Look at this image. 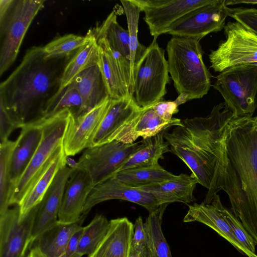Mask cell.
Returning a JSON list of instances; mask_svg holds the SVG:
<instances>
[{
    "mask_svg": "<svg viewBox=\"0 0 257 257\" xmlns=\"http://www.w3.org/2000/svg\"><path fill=\"white\" fill-rule=\"evenodd\" d=\"M42 137V128L39 121L21 127L11 161L12 191L30 164Z\"/></svg>",
    "mask_w": 257,
    "mask_h": 257,
    "instance_id": "7402d4cb",
    "label": "cell"
},
{
    "mask_svg": "<svg viewBox=\"0 0 257 257\" xmlns=\"http://www.w3.org/2000/svg\"><path fill=\"white\" fill-rule=\"evenodd\" d=\"M72 113L65 109L38 121L42 137L30 164L13 189L10 205H19L58 147L63 145Z\"/></svg>",
    "mask_w": 257,
    "mask_h": 257,
    "instance_id": "8992f818",
    "label": "cell"
},
{
    "mask_svg": "<svg viewBox=\"0 0 257 257\" xmlns=\"http://www.w3.org/2000/svg\"><path fill=\"white\" fill-rule=\"evenodd\" d=\"M65 109L69 110L74 117L84 114L82 97L72 83L57 93L50 100L43 118L50 117Z\"/></svg>",
    "mask_w": 257,
    "mask_h": 257,
    "instance_id": "d6a6232c",
    "label": "cell"
},
{
    "mask_svg": "<svg viewBox=\"0 0 257 257\" xmlns=\"http://www.w3.org/2000/svg\"><path fill=\"white\" fill-rule=\"evenodd\" d=\"M72 170L69 166L62 167L39 204L29 241V249L42 233L58 222L65 186Z\"/></svg>",
    "mask_w": 257,
    "mask_h": 257,
    "instance_id": "2e32d148",
    "label": "cell"
},
{
    "mask_svg": "<svg viewBox=\"0 0 257 257\" xmlns=\"http://www.w3.org/2000/svg\"><path fill=\"white\" fill-rule=\"evenodd\" d=\"M134 232V224L126 217L110 220L105 236L87 257H129Z\"/></svg>",
    "mask_w": 257,
    "mask_h": 257,
    "instance_id": "44dd1931",
    "label": "cell"
},
{
    "mask_svg": "<svg viewBox=\"0 0 257 257\" xmlns=\"http://www.w3.org/2000/svg\"><path fill=\"white\" fill-rule=\"evenodd\" d=\"M98 57V46L95 39L92 36L91 41L77 50L66 65L57 93L69 85L80 72L97 63Z\"/></svg>",
    "mask_w": 257,
    "mask_h": 257,
    "instance_id": "4dcf8cb0",
    "label": "cell"
},
{
    "mask_svg": "<svg viewBox=\"0 0 257 257\" xmlns=\"http://www.w3.org/2000/svg\"><path fill=\"white\" fill-rule=\"evenodd\" d=\"M197 183L191 175L181 173L172 179L137 189L151 193L159 206L173 202L187 204L195 200L193 192Z\"/></svg>",
    "mask_w": 257,
    "mask_h": 257,
    "instance_id": "d4e9b609",
    "label": "cell"
},
{
    "mask_svg": "<svg viewBox=\"0 0 257 257\" xmlns=\"http://www.w3.org/2000/svg\"><path fill=\"white\" fill-rule=\"evenodd\" d=\"M167 205H160L155 211L149 213L145 222L149 257H172L162 229L163 215Z\"/></svg>",
    "mask_w": 257,
    "mask_h": 257,
    "instance_id": "f546056e",
    "label": "cell"
},
{
    "mask_svg": "<svg viewBox=\"0 0 257 257\" xmlns=\"http://www.w3.org/2000/svg\"><path fill=\"white\" fill-rule=\"evenodd\" d=\"M145 13L144 21L154 38L167 34L170 27L189 12L213 0H133Z\"/></svg>",
    "mask_w": 257,
    "mask_h": 257,
    "instance_id": "4fadbf2b",
    "label": "cell"
},
{
    "mask_svg": "<svg viewBox=\"0 0 257 257\" xmlns=\"http://www.w3.org/2000/svg\"><path fill=\"white\" fill-rule=\"evenodd\" d=\"M120 2L127 19V30L129 34L130 62L133 77L134 65L141 58L147 48L140 43L138 38L139 19L140 14L142 11L140 8L134 3L133 0H122Z\"/></svg>",
    "mask_w": 257,
    "mask_h": 257,
    "instance_id": "d590c367",
    "label": "cell"
},
{
    "mask_svg": "<svg viewBox=\"0 0 257 257\" xmlns=\"http://www.w3.org/2000/svg\"><path fill=\"white\" fill-rule=\"evenodd\" d=\"M234 116L224 102L215 105L205 117L181 120L172 132L165 131V140L171 152L190 169L197 183L208 190L214 176L216 152L225 124Z\"/></svg>",
    "mask_w": 257,
    "mask_h": 257,
    "instance_id": "3957f363",
    "label": "cell"
},
{
    "mask_svg": "<svg viewBox=\"0 0 257 257\" xmlns=\"http://www.w3.org/2000/svg\"><path fill=\"white\" fill-rule=\"evenodd\" d=\"M14 0L0 1V19L3 18L8 13Z\"/></svg>",
    "mask_w": 257,
    "mask_h": 257,
    "instance_id": "7bdbcfd3",
    "label": "cell"
},
{
    "mask_svg": "<svg viewBox=\"0 0 257 257\" xmlns=\"http://www.w3.org/2000/svg\"><path fill=\"white\" fill-rule=\"evenodd\" d=\"M109 220L102 214H96L92 220L84 226L75 257H82L91 254L105 236Z\"/></svg>",
    "mask_w": 257,
    "mask_h": 257,
    "instance_id": "836d02e7",
    "label": "cell"
},
{
    "mask_svg": "<svg viewBox=\"0 0 257 257\" xmlns=\"http://www.w3.org/2000/svg\"><path fill=\"white\" fill-rule=\"evenodd\" d=\"M16 142L8 140L0 147V215L9 209L12 186L10 180L11 161Z\"/></svg>",
    "mask_w": 257,
    "mask_h": 257,
    "instance_id": "e575fe53",
    "label": "cell"
},
{
    "mask_svg": "<svg viewBox=\"0 0 257 257\" xmlns=\"http://www.w3.org/2000/svg\"><path fill=\"white\" fill-rule=\"evenodd\" d=\"M165 131H163L154 136L143 139L139 147L124 164L119 171L159 165V160L164 158L163 155L171 152L169 145L164 138Z\"/></svg>",
    "mask_w": 257,
    "mask_h": 257,
    "instance_id": "83f0119b",
    "label": "cell"
},
{
    "mask_svg": "<svg viewBox=\"0 0 257 257\" xmlns=\"http://www.w3.org/2000/svg\"><path fill=\"white\" fill-rule=\"evenodd\" d=\"M72 55L47 58L43 47H32L1 83L0 106L19 128L44 117L48 104L59 89L63 71Z\"/></svg>",
    "mask_w": 257,
    "mask_h": 257,
    "instance_id": "7a4b0ae2",
    "label": "cell"
},
{
    "mask_svg": "<svg viewBox=\"0 0 257 257\" xmlns=\"http://www.w3.org/2000/svg\"><path fill=\"white\" fill-rule=\"evenodd\" d=\"M229 17L257 34V8L232 9Z\"/></svg>",
    "mask_w": 257,
    "mask_h": 257,
    "instance_id": "ab89813d",
    "label": "cell"
},
{
    "mask_svg": "<svg viewBox=\"0 0 257 257\" xmlns=\"http://www.w3.org/2000/svg\"><path fill=\"white\" fill-rule=\"evenodd\" d=\"M220 196L215 194L210 203L203 202L189 205V209L184 216V222H199L216 231L235 247L239 252L247 257H251L248 251L239 242L232 230L223 217L219 208Z\"/></svg>",
    "mask_w": 257,
    "mask_h": 257,
    "instance_id": "ffe728a7",
    "label": "cell"
},
{
    "mask_svg": "<svg viewBox=\"0 0 257 257\" xmlns=\"http://www.w3.org/2000/svg\"><path fill=\"white\" fill-rule=\"evenodd\" d=\"M176 176L160 165L124 170L119 171L114 176L126 185L134 188L159 183L172 179Z\"/></svg>",
    "mask_w": 257,
    "mask_h": 257,
    "instance_id": "1f68e13d",
    "label": "cell"
},
{
    "mask_svg": "<svg viewBox=\"0 0 257 257\" xmlns=\"http://www.w3.org/2000/svg\"><path fill=\"white\" fill-rule=\"evenodd\" d=\"M86 216L82 214L81 219L73 223L63 224L57 222L42 233L33 245L37 246L48 257H61L71 236L82 226Z\"/></svg>",
    "mask_w": 257,
    "mask_h": 257,
    "instance_id": "4316f807",
    "label": "cell"
},
{
    "mask_svg": "<svg viewBox=\"0 0 257 257\" xmlns=\"http://www.w3.org/2000/svg\"><path fill=\"white\" fill-rule=\"evenodd\" d=\"M92 39V36L89 33L85 36L67 34L48 43L43 47V50L47 58L69 56L72 55Z\"/></svg>",
    "mask_w": 257,
    "mask_h": 257,
    "instance_id": "8d00e7d4",
    "label": "cell"
},
{
    "mask_svg": "<svg viewBox=\"0 0 257 257\" xmlns=\"http://www.w3.org/2000/svg\"><path fill=\"white\" fill-rule=\"evenodd\" d=\"M34 207L20 221V207L15 205L0 215V257H25L38 208Z\"/></svg>",
    "mask_w": 257,
    "mask_h": 257,
    "instance_id": "5bb4252c",
    "label": "cell"
},
{
    "mask_svg": "<svg viewBox=\"0 0 257 257\" xmlns=\"http://www.w3.org/2000/svg\"><path fill=\"white\" fill-rule=\"evenodd\" d=\"M45 1L14 0L8 13L0 19V75L15 61L25 34L44 7Z\"/></svg>",
    "mask_w": 257,
    "mask_h": 257,
    "instance_id": "ba28073f",
    "label": "cell"
},
{
    "mask_svg": "<svg viewBox=\"0 0 257 257\" xmlns=\"http://www.w3.org/2000/svg\"><path fill=\"white\" fill-rule=\"evenodd\" d=\"M181 120L172 118L165 120L160 117L152 106L144 110L123 127L114 141L124 144H133L140 137L143 139L154 136L172 126L180 125Z\"/></svg>",
    "mask_w": 257,
    "mask_h": 257,
    "instance_id": "cb8c5ba5",
    "label": "cell"
},
{
    "mask_svg": "<svg viewBox=\"0 0 257 257\" xmlns=\"http://www.w3.org/2000/svg\"><path fill=\"white\" fill-rule=\"evenodd\" d=\"M166 49L169 73L178 94L186 95L188 101L207 94L211 86V74L203 62L199 41L172 36Z\"/></svg>",
    "mask_w": 257,
    "mask_h": 257,
    "instance_id": "277c9868",
    "label": "cell"
},
{
    "mask_svg": "<svg viewBox=\"0 0 257 257\" xmlns=\"http://www.w3.org/2000/svg\"><path fill=\"white\" fill-rule=\"evenodd\" d=\"M225 2L226 0H213L210 4L192 10L173 23L167 34L200 41L208 34L221 31L232 9Z\"/></svg>",
    "mask_w": 257,
    "mask_h": 257,
    "instance_id": "8fae6325",
    "label": "cell"
},
{
    "mask_svg": "<svg viewBox=\"0 0 257 257\" xmlns=\"http://www.w3.org/2000/svg\"><path fill=\"white\" fill-rule=\"evenodd\" d=\"M145 108L138 105L133 96L117 99L111 98L110 105L94 137L92 147L114 141L119 131Z\"/></svg>",
    "mask_w": 257,
    "mask_h": 257,
    "instance_id": "d6986e66",
    "label": "cell"
},
{
    "mask_svg": "<svg viewBox=\"0 0 257 257\" xmlns=\"http://www.w3.org/2000/svg\"><path fill=\"white\" fill-rule=\"evenodd\" d=\"M140 145L113 141L90 147L71 167L86 171L95 186L115 176Z\"/></svg>",
    "mask_w": 257,
    "mask_h": 257,
    "instance_id": "30bf717a",
    "label": "cell"
},
{
    "mask_svg": "<svg viewBox=\"0 0 257 257\" xmlns=\"http://www.w3.org/2000/svg\"><path fill=\"white\" fill-rule=\"evenodd\" d=\"M95 185L85 171L73 168L67 181L58 222L70 224L81 218L86 200Z\"/></svg>",
    "mask_w": 257,
    "mask_h": 257,
    "instance_id": "ac0fdd59",
    "label": "cell"
},
{
    "mask_svg": "<svg viewBox=\"0 0 257 257\" xmlns=\"http://www.w3.org/2000/svg\"><path fill=\"white\" fill-rule=\"evenodd\" d=\"M147 249V235L145 222L141 216H139L134 224V232L132 238L131 250L143 251Z\"/></svg>",
    "mask_w": 257,
    "mask_h": 257,
    "instance_id": "60d3db41",
    "label": "cell"
},
{
    "mask_svg": "<svg viewBox=\"0 0 257 257\" xmlns=\"http://www.w3.org/2000/svg\"><path fill=\"white\" fill-rule=\"evenodd\" d=\"M83 229L84 226H82L73 234L69 240L63 255L61 257H75Z\"/></svg>",
    "mask_w": 257,
    "mask_h": 257,
    "instance_id": "b9f144b4",
    "label": "cell"
},
{
    "mask_svg": "<svg viewBox=\"0 0 257 257\" xmlns=\"http://www.w3.org/2000/svg\"><path fill=\"white\" fill-rule=\"evenodd\" d=\"M219 208L223 217L231 228L236 238L248 251L251 257H257L256 244L240 221L233 213L223 206L221 201L219 203Z\"/></svg>",
    "mask_w": 257,
    "mask_h": 257,
    "instance_id": "74e56055",
    "label": "cell"
},
{
    "mask_svg": "<svg viewBox=\"0 0 257 257\" xmlns=\"http://www.w3.org/2000/svg\"><path fill=\"white\" fill-rule=\"evenodd\" d=\"M133 97L142 108L153 106L166 94L169 81L164 49L154 38L133 69Z\"/></svg>",
    "mask_w": 257,
    "mask_h": 257,
    "instance_id": "5b68a950",
    "label": "cell"
},
{
    "mask_svg": "<svg viewBox=\"0 0 257 257\" xmlns=\"http://www.w3.org/2000/svg\"><path fill=\"white\" fill-rule=\"evenodd\" d=\"M92 36L98 46L97 63L110 98L133 96L131 95L133 91V78L130 61L114 50L106 39Z\"/></svg>",
    "mask_w": 257,
    "mask_h": 257,
    "instance_id": "7c38bea8",
    "label": "cell"
},
{
    "mask_svg": "<svg viewBox=\"0 0 257 257\" xmlns=\"http://www.w3.org/2000/svg\"><path fill=\"white\" fill-rule=\"evenodd\" d=\"M88 33L94 37L106 39L113 49L130 61L128 31L118 24L114 11L100 25L93 28Z\"/></svg>",
    "mask_w": 257,
    "mask_h": 257,
    "instance_id": "f1b7e54d",
    "label": "cell"
},
{
    "mask_svg": "<svg viewBox=\"0 0 257 257\" xmlns=\"http://www.w3.org/2000/svg\"><path fill=\"white\" fill-rule=\"evenodd\" d=\"M25 257H48L43 253L39 247L36 245H33L30 248Z\"/></svg>",
    "mask_w": 257,
    "mask_h": 257,
    "instance_id": "ee69618b",
    "label": "cell"
},
{
    "mask_svg": "<svg viewBox=\"0 0 257 257\" xmlns=\"http://www.w3.org/2000/svg\"><path fill=\"white\" fill-rule=\"evenodd\" d=\"M234 117L252 116L257 107V66L235 65L220 73L212 85Z\"/></svg>",
    "mask_w": 257,
    "mask_h": 257,
    "instance_id": "52a82bcc",
    "label": "cell"
},
{
    "mask_svg": "<svg viewBox=\"0 0 257 257\" xmlns=\"http://www.w3.org/2000/svg\"><path fill=\"white\" fill-rule=\"evenodd\" d=\"M223 29L225 40L208 55L210 67L221 73L235 65L257 63V34L235 21Z\"/></svg>",
    "mask_w": 257,
    "mask_h": 257,
    "instance_id": "9c48e42d",
    "label": "cell"
},
{
    "mask_svg": "<svg viewBox=\"0 0 257 257\" xmlns=\"http://www.w3.org/2000/svg\"><path fill=\"white\" fill-rule=\"evenodd\" d=\"M129 257H149L148 249L143 251L131 250Z\"/></svg>",
    "mask_w": 257,
    "mask_h": 257,
    "instance_id": "f6af8a7d",
    "label": "cell"
},
{
    "mask_svg": "<svg viewBox=\"0 0 257 257\" xmlns=\"http://www.w3.org/2000/svg\"><path fill=\"white\" fill-rule=\"evenodd\" d=\"M71 83L77 88L82 97L84 113L109 97L98 63L80 72Z\"/></svg>",
    "mask_w": 257,
    "mask_h": 257,
    "instance_id": "484cf974",
    "label": "cell"
},
{
    "mask_svg": "<svg viewBox=\"0 0 257 257\" xmlns=\"http://www.w3.org/2000/svg\"><path fill=\"white\" fill-rule=\"evenodd\" d=\"M110 102L109 97L77 117L71 115L63 142L67 157L75 156L92 147L94 137Z\"/></svg>",
    "mask_w": 257,
    "mask_h": 257,
    "instance_id": "9a60e30c",
    "label": "cell"
},
{
    "mask_svg": "<svg viewBox=\"0 0 257 257\" xmlns=\"http://www.w3.org/2000/svg\"><path fill=\"white\" fill-rule=\"evenodd\" d=\"M211 185L203 201L225 192L234 215L257 245V115L224 125L216 152Z\"/></svg>",
    "mask_w": 257,
    "mask_h": 257,
    "instance_id": "6da1fadb",
    "label": "cell"
},
{
    "mask_svg": "<svg viewBox=\"0 0 257 257\" xmlns=\"http://www.w3.org/2000/svg\"><path fill=\"white\" fill-rule=\"evenodd\" d=\"M63 145L56 150L20 204V221H22L43 199L59 170L67 164Z\"/></svg>",
    "mask_w": 257,
    "mask_h": 257,
    "instance_id": "603a6c76",
    "label": "cell"
},
{
    "mask_svg": "<svg viewBox=\"0 0 257 257\" xmlns=\"http://www.w3.org/2000/svg\"><path fill=\"white\" fill-rule=\"evenodd\" d=\"M187 96L184 94H179L174 101H160L152 106L157 114L165 120L172 119V115L179 111V105L187 102Z\"/></svg>",
    "mask_w": 257,
    "mask_h": 257,
    "instance_id": "f35d334b",
    "label": "cell"
},
{
    "mask_svg": "<svg viewBox=\"0 0 257 257\" xmlns=\"http://www.w3.org/2000/svg\"><path fill=\"white\" fill-rule=\"evenodd\" d=\"M113 199L137 204L146 209L149 213L155 211L159 207L151 193L128 186L114 176L94 186L86 200L82 214L87 215L94 206Z\"/></svg>",
    "mask_w": 257,
    "mask_h": 257,
    "instance_id": "e0dca14e",
    "label": "cell"
}]
</instances>
